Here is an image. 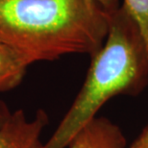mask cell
<instances>
[{"mask_svg": "<svg viewBox=\"0 0 148 148\" xmlns=\"http://www.w3.org/2000/svg\"><path fill=\"white\" fill-rule=\"evenodd\" d=\"M109 13L95 0H0V40L32 64L92 56L107 38Z\"/></svg>", "mask_w": 148, "mask_h": 148, "instance_id": "6da1fadb", "label": "cell"}, {"mask_svg": "<svg viewBox=\"0 0 148 148\" xmlns=\"http://www.w3.org/2000/svg\"><path fill=\"white\" fill-rule=\"evenodd\" d=\"M90 60L81 90L43 148H66L106 102L138 95L148 85L147 44L123 4L109 13L107 38Z\"/></svg>", "mask_w": 148, "mask_h": 148, "instance_id": "7a4b0ae2", "label": "cell"}, {"mask_svg": "<svg viewBox=\"0 0 148 148\" xmlns=\"http://www.w3.org/2000/svg\"><path fill=\"white\" fill-rule=\"evenodd\" d=\"M48 121L43 110H38L33 117L22 110L12 112L0 127V148H43L41 136Z\"/></svg>", "mask_w": 148, "mask_h": 148, "instance_id": "3957f363", "label": "cell"}, {"mask_svg": "<svg viewBox=\"0 0 148 148\" xmlns=\"http://www.w3.org/2000/svg\"><path fill=\"white\" fill-rule=\"evenodd\" d=\"M66 148H127V140L119 126L96 116L74 136Z\"/></svg>", "mask_w": 148, "mask_h": 148, "instance_id": "277c9868", "label": "cell"}, {"mask_svg": "<svg viewBox=\"0 0 148 148\" xmlns=\"http://www.w3.org/2000/svg\"><path fill=\"white\" fill-rule=\"evenodd\" d=\"M31 64L22 52L0 40V92L16 88Z\"/></svg>", "mask_w": 148, "mask_h": 148, "instance_id": "5b68a950", "label": "cell"}, {"mask_svg": "<svg viewBox=\"0 0 148 148\" xmlns=\"http://www.w3.org/2000/svg\"><path fill=\"white\" fill-rule=\"evenodd\" d=\"M123 5L136 20L148 47V0H124Z\"/></svg>", "mask_w": 148, "mask_h": 148, "instance_id": "8992f818", "label": "cell"}, {"mask_svg": "<svg viewBox=\"0 0 148 148\" xmlns=\"http://www.w3.org/2000/svg\"><path fill=\"white\" fill-rule=\"evenodd\" d=\"M127 148H148V123L134 140V143Z\"/></svg>", "mask_w": 148, "mask_h": 148, "instance_id": "52a82bcc", "label": "cell"}, {"mask_svg": "<svg viewBox=\"0 0 148 148\" xmlns=\"http://www.w3.org/2000/svg\"><path fill=\"white\" fill-rule=\"evenodd\" d=\"M11 114H12V112L9 110L8 106L0 100V127L8 120V118L10 117Z\"/></svg>", "mask_w": 148, "mask_h": 148, "instance_id": "ba28073f", "label": "cell"}, {"mask_svg": "<svg viewBox=\"0 0 148 148\" xmlns=\"http://www.w3.org/2000/svg\"><path fill=\"white\" fill-rule=\"evenodd\" d=\"M95 1L98 2L108 12H112L119 7L118 0H95Z\"/></svg>", "mask_w": 148, "mask_h": 148, "instance_id": "9c48e42d", "label": "cell"}]
</instances>
